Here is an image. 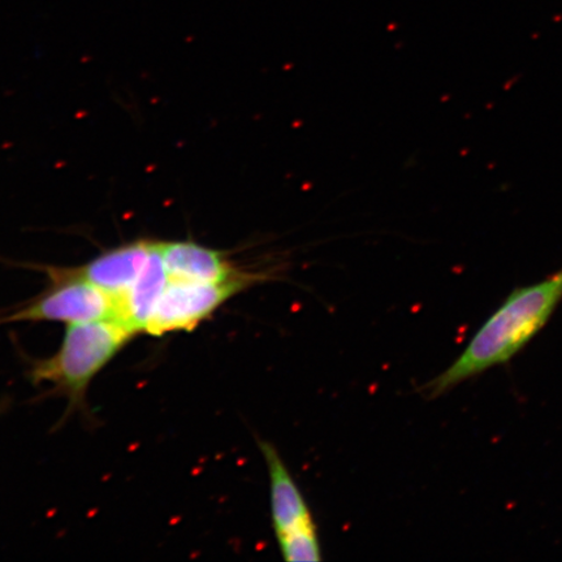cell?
Instances as JSON below:
<instances>
[{"mask_svg": "<svg viewBox=\"0 0 562 562\" xmlns=\"http://www.w3.org/2000/svg\"><path fill=\"white\" fill-rule=\"evenodd\" d=\"M561 301L562 269L536 284L517 288L451 367L425 385L426 396L440 397L469 379L508 363L542 331Z\"/></svg>", "mask_w": 562, "mask_h": 562, "instance_id": "obj_1", "label": "cell"}, {"mask_svg": "<svg viewBox=\"0 0 562 562\" xmlns=\"http://www.w3.org/2000/svg\"><path fill=\"white\" fill-rule=\"evenodd\" d=\"M135 336L117 319L68 325L59 350L35 363L31 379L34 384L50 383L70 403H80L91 381Z\"/></svg>", "mask_w": 562, "mask_h": 562, "instance_id": "obj_2", "label": "cell"}, {"mask_svg": "<svg viewBox=\"0 0 562 562\" xmlns=\"http://www.w3.org/2000/svg\"><path fill=\"white\" fill-rule=\"evenodd\" d=\"M262 279V273L255 272L221 283L170 278L144 334L164 336L193 331L228 300Z\"/></svg>", "mask_w": 562, "mask_h": 562, "instance_id": "obj_3", "label": "cell"}, {"mask_svg": "<svg viewBox=\"0 0 562 562\" xmlns=\"http://www.w3.org/2000/svg\"><path fill=\"white\" fill-rule=\"evenodd\" d=\"M117 297L80 280L53 281L50 290L4 316L2 323L59 322L67 325L117 319Z\"/></svg>", "mask_w": 562, "mask_h": 562, "instance_id": "obj_4", "label": "cell"}, {"mask_svg": "<svg viewBox=\"0 0 562 562\" xmlns=\"http://www.w3.org/2000/svg\"><path fill=\"white\" fill-rule=\"evenodd\" d=\"M153 241H137L103 252L76 269L47 270L52 281L80 280L121 297L137 280L149 259Z\"/></svg>", "mask_w": 562, "mask_h": 562, "instance_id": "obj_5", "label": "cell"}, {"mask_svg": "<svg viewBox=\"0 0 562 562\" xmlns=\"http://www.w3.org/2000/svg\"><path fill=\"white\" fill-rule=\"evenodd\" d=\"M157 248L170 278L221 283L252 273L236 269L226 252L193 241L157 243Z\"/></svg>", "mask_w": 562, "mask_h": 562, "instance_id": "obj_6", "label": "cell"}, {"mask_svg": "<svg viewBox=\"0 0 562 562\" xmlns=\"http://www.w3.org/2000/svg\"><path fill=\"white\" fill-rule=\"evenodd\" d=\"M267 469H269L271 487V516L277 538L284 533L314 524L311 509L302 496L296 482L272 445L259 441Z\"/></svg>", "mask_w": 562, "mask_h": 562, "instance_id": "obj_7", "label": "cell"}, {"mask_svg": "<svg viewBox=\"0 0 562 562\" xmlns=\"http://www.w3.org/2000/svg\"><path fill=\"white\" fill-rule=\"evenodd\" d=\"M170 281L157 243L153 241L149 259L137 280L123 296L117 297V321L124 323L133 333L144 334L147 322L156 308L161 293Z\"/></svg>", "mask_w": 562, "mask_h": 562, "instance_id": "obj_8", "label": "cell"}, {"mask_svg": "<svg viewBox=\"0 0 562 562\" xmlns=\"http://www.w3.org/2000/svg\"><path fill=\"white\" fill-rule=\"evenodd\" d=\"M281 553L290 562H318L322 560L315 524L284 533L278 538Z\"/></svg>", "mask_w": 562, "mask_h": 562, "instance_id": "obj_9", "label": "cell"}]
</instances>
